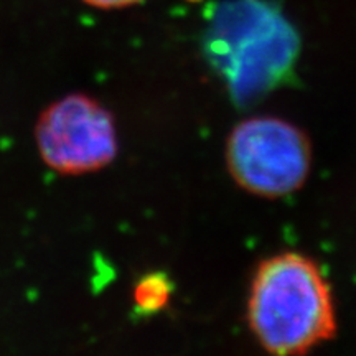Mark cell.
I'll list each match as a JSON object with an SVG mask.
<instances>
[{
	"mask_svg": "<svg viewBox=\"0 0 356 356\" xmlns=\"http://www.w3.org/2000/svg\"><path fill=\"white\" fill-rule=\"evenodd\" d=\"M249 327L274 355H300L337 333L332 289L309 257L284 252L256 270L248 304Z\"/></svg>",
	"mask_w": 356,
	"mask_h": 356,
	"instance_id": "1",
	"label": "cell"
},
{
	"mask_svg": "<svg viewBox=\"0 0 356 356\" xmlns=\"http://www.w3.org/2000/svg\"><path fill=\"white\" fill-rule=\"evenodd\" d=\"M92 7L99 8H121L127 6H134V3H139L142 0H84Z\"/></svg>",
	"mask_w": 356,
	"mask_h": 356,
	"instance_id": "6",
	"label": "cell"
},
{
	"mask_svg": "<svg viewBox=\"0 0 356 356\" xmlns=\"http://www.w3.org/2000/svg\"><path fill=\"white\" fill-rule=\"evenodd\" d=\"M35 139L43 162L63 175L101 170L119 147L113 115L88 95H68L48 106L38 118Z\"/></svg>",
	"mask_w": 356,
	"mask_h": 356,
	"instance_id": "4",
	"label": "cell"
},
{
	"mask_svg": "<svg viewBox=\"0 0 356 356\" xmlns=\"http://www.w3.org/2000/svg\"><path fill=\"white\" fill-rule=\"evenodd\" d=\"M172 284L165 275L149 274L140 279L134 291V300L142 312H157L168 304Z\"/></svg>",
	"mask_w": 356,
	"mask_h": 356,
	"instance_id": "5",
	"label": "cell"
},
{
	"mask_svg": "<svg viewBox=\"0 0 356 356\" xmlns=\"http://www.w3.org/2000/svg\"><path fill=\"white\" fill-rule=\"evenodd\" d=\"M226 162L241 188L257 197L277 198L304 185L312 149L297 126L261 115L234 127L226 145Z\"/></svg>",
	"mask_w": 356,
	"mask_h": 356,
	"instance_id": "3",
	"label": "cell"
},
{
	"mask_svg": "<svg viewBox=\"0 0 356 356\" xmlns=\"http://www.w3.org/2000/svg\"><path fill=\"white\" fill-rule=\"evenodd\" d=\"M297 44L291 24L264 0L221 3L208 29V50L238 97L273 86L291 66Z\"/></svg>",
	"mask_w": 356,
	"mask_h": 356,
	"instance_id": "2",
	"label": "cell"
}]
</instances>
